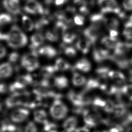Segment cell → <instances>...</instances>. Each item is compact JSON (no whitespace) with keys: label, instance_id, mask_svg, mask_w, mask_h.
Returning <instances> with one entry per match:
<instances>
[{"label":"cell","instance_id":"cell-47","mask_svg":"<svg viewBox=\"0 0 132 132\" xmlns=\"http://www.w3.org/2000/svg\"><path fill=\"white\" fill-rule=\"evenodd\" d=\"M79 11L81 13V14L84 15H87L88 14L89 12V10L87 5L81 6L79 9Z\"/></svg>","mask_w":132,"mask_h":132},{"label":"cell","instance_id":"cell-34","mask_svg":"<svg viewBox=\"0 0 132 132\" xmlns=\"http://www.w3.org/2000/svg\"><path fill=\"white\" fill-rule=\"evenodd\" d=\"M77 37V35L72 33L66 32L62 36L63 42L66 43H72Z\"/></svg>","mask_w":132,"mask_h":132},{"label":"cell","instance_id":"cell-9","mask_svg":"<svg viewBox=\"0 0 132 132\" xmlns=\"http://www.w3.org/2000/svg\"><path fill=\"white\" fill-rule=\"evenodd\" d=\"M84 121L88 128L94 127L97 125L99 117L96 112L85 110L83 112Z\"/></svg>","mask_w":132,"mask_h":132},{"label":"cell","instance_id":"cell-49","mask_svg":"<svg viewBox=\"0 0 132 132\" xmlns=\"http://www.w3.org/2000/svg\"><path fill=\"white\" fill-rule=\"evenodd\" d=\"M6 50L4 46L0 43V59L4 57L6 55Z\"/></svg>","mask_w":132,"mask_h":132},{"label":"cell","instance_id":"cell-53","mask_svg":"<svg viewBox=\"0 0 132 132\" xmlns=\"http://www.w3.org/2000/svg\"><path fill=\"white\" fill-rule=\"evenodd\" d=\"M45 1V3L47 4H51L53 1V0H44Z\"/></svg>","mask_w":132,"mask_h":132},{"label":"cell","instance_id":"cell-35","mask_svg":"<svg viewBox=\"0 0 132 132\" xmlns=\"http://www.w3.org/2000/svg\"><path fill=\"white\" fill-rule=\"evenodd\" d=\"M92 102L95 107L104 109L106 106L107 102L104 100L100 98L96 97L94 99Z\"/></svg>","mask_w":132,"mask_h":132},{"label":"cell","instance_id":"cell-42","mask_svg":"<svg viewBox=\"0 0 132 132\" xmlns=\"http://www.w3.org/2000/svg\"><path fill=\"white\" fill-rule=\"evenodd\" d=\"M64 52L67 56L69 57L75 56L77 54L76 50L73 47L70 46V47L64 48Z\"/></svg>","mask_w":132,"mask_h":132},{"label":"cell","instance_id":"cell-19","mask_svg":"<svg viewBox=\"0 0 132 132\" xmlns=\"http://www.w3.org/2000/svg\"><path fill=\"white\" fill-rule=\"evenodd\" d=\"M34 119L36 122L45 125L48 122L47 113L43 110H37L34 112Z\"/></svg>","mask_w":132,"mask_h":132},{"label":"cell","instance_id":"cell-5","mask_svg":"<svg viewBox=\"0 0 132 132\" xmlns=\"http://www.w3.org/2000/svg\"><path fill=\"white\" fill-rule=\"evenodd\" d=\"M101 26L92 23V25L84 30L83 34L91 45L94 44L100 35Z\"/></svg>","mask_w":132,"mask_h":132},{"label":"cell","instance_id":"cell-26","mask_svg":"<svg viewBox=\"0 0 132 132\" xmlns=\"http://www.w3.org/2000/svg\"><path fill=\"white\" fill-rule=\"evenodd\" d=\"M87 82L86 78L78 73H74L72 77V83L74 86L80 87L85 85Z\"/></svg>","mask_w":132,"mask_h":132},{"label":"cell","instance_id":"cell-54","mask_svg":"<svg viewBox=\"0 0 132 132\" xmlns=\"http://www.w3.org/2000/svg\"><path fill=\"white\" fill-rule=\"evenodd\" d=\"M2 108H3V104H2L1 102L0 101V112L2 110Z\"/></svg>","mask_w":132,"mask_h":132},{"label":"cell","instance_id":"cell-59","mask_svg":"<svg viewBox=\"0 0 132 132\" xmlns=\"http://www.w3.org/2000/svg\"></svg>","mask_w":132,"mask_h":132},{"label":"cell","instance_id":"cell-38","mask_svg":"<svg viewBox=\"0 0 132 132\" xmlns=\"http://www.w3.org/2000/svg\"><path fill=\"white\" fill-rule=\"evenodd\" d=\"M25 132H38V128L36 124L32 121L28 122L24 129Z\"/></svg>","mask_w":132,"mask_h":132},{"label":"cell","instance_id":"cell-50","mask_svg":"<svg viewBox=\"0 0 132 132\" xmlns=\"http://www.w3.org/2000/svg\"><path fill=\"white\" fill-rule=\"evenodd\" d=\"M7 90L6 85L4 83L0 82V95L4 94Z\"/></svg>","mask_w":132,"mask_h":132},{"label":"cell","instance_id":"cell-1","mask_svg":"<svg viewBox=\"0 0 132 132\" xmlns=\"http://www.w3.org/2000/svg\"><path fill=\"white\" fill-rule=\"evenodd\" d=\"M9 47L17 49L24 46L28 43V38L18 26L14 25L6 34L5 40Z\"/></svg>","mask_w":132,"mask_h":132},{"label":"cell","instance_id":"cell-28","mask_svg":"<svg viewBox=\"0 0 132 132\" xmlns=\"http://www.w3.org/2000/svg\"><path fill=\"white\" fill-rule=\"evenodd\" d=\"M56 71H65L70 69V65L67 61L62 58H59L56 60L55 66Z\"/></svg>","mask_w":132,"mask_h":132},{"label":"cell","instance_id":"cell-41","mask_svg":"<svg viewBox=\"0 0 132 132\" xmlns=\"http://www.w3.org/2000/svg\"><path fill=\"white\" fill-rule=\"evenodd\" d=\"M122 91L124 94L127 95L129 99L132 100V85H126L122 88Z\"/></svg>","mask_w":132,"mask_h":132},{"label":"cell","instance_id":"cell-14","mask_svg":"<svg viewBox=\"0 0 132 132\" xmlns=\"http://www.w3.org/2000/svg\"><path fill=\"white\" fill-rule=\"evenodd\" d=\"M13 69L9 63H4L0 65V79H6L10 77L12 73Z\"/></svg>","mask_w":132,"mask_h":132},{"label":"cell","instance_id":"cell-43","mask_svg":"<svg viewBox=\"0 0 132 132\" xmlns=\"http://www.w3.org/2000/svg\"><path fill=\"white\" fill-rule=\"evenodd\" d=\"M19 58V54L17 52H13L9 56V61L12 63H15Z\"/></svg>","mask_w":132,"mask_h":132},{"label":"cell","instance_id":"cell-33","mask_svg":"<svg viewBox=\"0 0 132 132\" xmlns=\"http://www.w3.org/2000/svg\"><path fill=\"white\" fill-rule=\"evenodd\" d=\"M84 91H88L94 89L99 88V84L97 79H91L86 82Z\"/></svg>","mask_w":132,"mask_h":132},{"label":"cell","instance_id":"cell-18","mask_svg":"<svg viewBox=\"0 0 132 132\" xmlns=\"http://www.w3.org/2000/svg\"><path fill=\"white\" fill-rule=\"evenodd\" d=\"M45 38L40 33H36L32 36L31 38V44L30 48L31 50H36L42 45L44 42Z\"/></svg>","mask_w":132,"mask_h":132},{"label":"cell","instance_id":"cell-46","mask_svg":"<svg viewBox=\"0 0 132 132\" xmlns=\"http://www.w3.org/2000/svg\"><path fill=\"white\" fill-rule=\"evenodd\" d=\"M75 23L78 25H84L85 21V18L80 15H76L74 18Z\"/></svg>","mask_w":132,"mask_h":132},{"label":"cell","instance_id":"cell-55","mask_svg":"<svg viewBox=\"0 0 132 132\" xmlns=\"http://www.w3.org/2000/svg\"><path fill=\"white\" fill-rule=\"evenodd\" d=\"M127 132H132V127L129 128L127 131Z\"/></svg>","mask_w":132,"mask_h":132},{"label":"cell","instance_id":"cell-6","mask_svg":"<svg viewBox=\"0 0 132 132\" xmlns=\"http://www.w3.org/2000/svg\"><path fill=\"white\" fill-rule=\"evenodd\" d=\"M23 9L28 14L41 15H43L45 13L46 10L36 0H27Z\"/></svg>","mask_w":132,"mask_h":132},{"label":"cell","instance_id":"cell-21","mask_svg":"<svg viewBox=\"0 0 132 132\" xmlns=\"http://www.w3.org/2000/svg\"><path fill=\"white\" fill-rule=\"evenodd\" d=\"M105 25L109 31L110 30L118 31V29L120 25V22L118 19L112 17L109 18H105Z\"/></svg>","mask_w":132,"mask_h":132},{"label":"cell","instance_id":"cell-52","mask_svg":"<svg viewBox=\"0 0 132 132\" xmlns=\"http://www.w3.org/2000/svg\"><path fill=\"white\" fill-rule=\"evenodd\" d=\"M69 0H55V4L57 6L63 5L67 2Z\"/></svg>","mask_w":132,"mask_h":132},{"label":"cell","instance_id":"cell-60","mask_svg":"<svg viewBox=\"0 0 132 132\" xmlns=\"http://www.w3.org/2000/svg\"></svg>","mask_w":132,"mask_h":132},{"label":"cell","instance_id":"cell-13","mask_svg":"<svg viewBox=\"0 0 132 132\" xmlns=\"http://www.w3.org/2000/svg\"><path fill=\"white\" fill-rule=\"evenodd\" d=\"M78 124V119L74 116H71L65 120L63 126L65 131L68 132L75 131Z\"/></svg>","mask_w":132,"mask_h":132},{"label":"cell","instance_id":"cell-58","mask_svg":"<svg viewBox=\"0 0 132 132\" xmlns=\"http://www.w3.org/2000/svg\"><path fill=\"white\" fill-rule=\"evenodd\" d=\"M68 132L66 131H65V130H64V131H63V132Z\"/></svg>","mask_w":132,"mask_h":132},{"label":"cell","instance_id":"cell-29","mask_svg":"<svg viewBox=\"0 0 132 132\" xmlns=\"http://www.w3.org/2000/svg\"><path fill=\"white\" fill-rule=\"evenodd\" d=\"M56 71L54 66H47L42 67L41 69V73L44 78H49Z\"/></svg>","mask_w":132,"mask_h":132},{"label":"cell","instance_id":"cell-30","mask_svg":"<svg viewBox=\"0 0 132 132\" xmlns=\"http://www.w3.org/2000/svg\"><path fill=\"white\" fill-rule=\"evenodd\" d=\"M90 20L93 24H97L102 26V24H105L106 18L104 16L103 13H98L92 14L90 18Z\"/></svg>","mask_w":132,"mask_h":132},{"label":"cell","instance_id":"cell-25","mask_svg":"<svg viewBox=\"0 0 132 132\" xmlns=\"http://www.w3.org/2000/svg\"><path fill=\"white\" fill-rule=\"evenodd\" d=\"M69 26L64 22L58 21L56 23L53 31L58 35H63L65 33L67 29L69 28Z\"/></svg>","mask_w":132,"mask_h":132},{"label":"cell","instance_id":"cell-48","mask_svg":"<svg viewBox=\"0 0 132 132\" xmlns=\"http://www.w3.org/2000/svg\"><path fill=\"white\" fill-rule=\"evenodd\" d=\"M73 2L75 4L80 7L84 5H87V2L86 0H74Z\"/></svg>","mask_w":132,"mask_h":132},{"label":"cell","instance_id":"cell-23","mask_svg":"<svg viewBox=\"0 0 132 132\" xmlns=\"http://www.w3.org/2000/svg\"><path fill=\"white\" fill-rule=\"evenodd\" d=\"M91 44L87 40L80 39L76 44V47L83 54H86L89 51Z\"/></svg>","mask_w":132,"mask_h":132},{"label":"cell","instance_id":"cell-10","mask_svg":"<svg viewBox=\"0 0 132 132\" xmlns=\"http://www.w3.org/2000/svg\"><path fill=\"white\" fill-rule=\"evenodd\" d=\"M2 4L5 9L11 14L17 15L21 13L19 0H3Z\"/></svg>","mask_w":132,"mask_h":132},{"label":"cell","instance_id":"cell-7","mask_svg":"<svg viewBox=\"0 0 132 132\" xmlns=\"http://www.w3.org/2000/svg\"><path fill=\"white\" fill-rule=\"evenodd\" d=\"M30 112L26 108H20L14 111L11 114L10 119L14 123H21L28 118Z\"/></svg>","mask_w":132,"mask_h":132},{"label":"cell","instance_id":"cell-15","mask_svg":"<svg viewBox=\"0 0 132 132\" xmlns=\"http://www.w3.org/2000/svg\"><path fill=\"white\" fill-rule=\"evenodd\" d=\"M90 63L86 58H82L78 60L75 65L74 69H77L85 73H87L90 70Z\"/></svg>","mask_w":132,"mask_h":132},{"label":"cell","instance_id":"cell-56","mask_svg":"<svg viewBox=\"0 0 132 132\" xmlns=\"http://www.w3.org/2000/svg\"><path fill=\"white\" fill-rule=\"evenodd\" d=\"M103 132H111V131H110V130H109V131H104Z\"/></svg>","mask_w":132,"mask_h":132},{"label":"cell","instance_id":"cell-3","mask_svg":"<svg viewBox=\"0 0 132 132\" xmlns=\"http://www.w3.org/2000/svg\"><path fill=\"white\" fill-rule=\"evenodd\" d=\"M68 112V109L67 105L60 99L55 100L50 109V112L52 118L58 121L65 118Z\"/></svg>","mask_w":132,"mask_h":132},{"label":"cell","instance_id":"cell-8","mask_svg":"<svg viewBox=\"0 0 132 132\" xmlns=\"http://www.w3.org/2000/svg\"><path fill=\"white\" fill-rule=\"evenodd\" d=\"M28 93L23 95L12 94L5 101V106L7 108H12L20 105H23L26 97Z\"/></svg>","mask_w":132,"mask_h":132},{"label":"cell","instance_id":"cell-57","mask_svg":"<svg viewBox=\"0 0 132 132\" xmlns=\"http://www.w3.org/2000/svg\"><path fill=\"white\" fill-rule=\"evenodd\" d=\"M131 65L132 66V57L131 59Z\"/></svg>","mask_w":132,"mask_h":132},{"label":"cell","instance_id":"cell-44","mask_svg":"<svg viewBox=\"0 0 132 132\" xmlns=\"http://www.w3.org/2000/svg\"><path fill=\"white\" fill-rule=\"evenodd\" d=\"M54 17L57 19L58 21H64L65 19V12L62 11H58L55 12Z\"/></svg>","mask_w":132,"mask_h":132},{"label":"cell","instance_id":"cell-11","mask_svg":"<svg viewBox=\"0 0 132 132\" xmlns=\"http://www.w3.org/2000/svg\"><path fill=\"white\" fill-rule=\"evenodd\" d=\"M93 56L95 61L99 63L111 59V56L110 55L109 50L106 49L95 48L93 51Z\"/></svg>","mask_w":132,"mask_h":132},{"label":"cell","instance_id":"cell-20","mask_svg":"<svg viewBox=\"0 0 132 132\" xmlns=\"http://www.w3.org/2000/svg\"><path fill=\"white\" fill-rule=\"evenodd\" d=\"M53 83L56 87L60 90L67 87L69 84L67 78L63 76L55 77L54 79Z\"/></svg>","mask_w":132,"mask_h":132},{"label":"cell","instance_id":"cell-4","mask_svg":"<svg viewBox=\"0 0 132 132\" xmlns=\"http://www.w3.org/2000/svg\"><path fill=\"white\" fill-rule=\"evenodd\" d=\"M98 4L103 14L114 13L120 16H123L116 0H98Z\"/></svg>","mask_w":132,"mask_h":132},{"label":"cell","instance_id":"cell-17","mask_svg":"<svg viewBox=\"0 0 132 132\" xmlns=\"http://www.w3.org/2000/svg\"><path fill=\"white\" fill-rule=\"evenodd\" d=\"M19 129L15 125L5 120L2 121L0 124L1 132H18Z\"/></svg>","mask_w":132,"mask_h":132},{"label":"cell","instance_id":"cell-22","mask_svg":"<svg viewBox=\"0 0 132 132\" xmlns=\"http://www.w3.org/2000/svg\"><path fill=\"white\" fill-rule=\"evenodd\" d=\"M117 38H112L111 36H105L101 40V43L109 49H114L117 45Z\"/></svg>","mask_w":132,"mask_h":132},{"label":"cell","instance_id":"cell-45","mask_svg":"<svg viewBox=\"0 0 132 132\" xmlns=\"http://www.w3.org/2000/svg\"><path fill=\"white\" fill-rule=\"evenodd\" d=\"M123 8L127 11H132V0H124L122 3Z\"/></svg>","mask_w":132,"mask_h":132},{"label":"cell","instance_id":"cell-27","mask_svg":"<svg viewBox=\"0 0 132 132\" xmlns=\"http://www.w3.org/2000/svg\"><path fill=\"white\" fill-rule=\"evenodd\" d=\"M123 35L127 40H132V16L124 25Z\"/></svg>","mask_w":132,"mask_h":132},{"label":"cell","instance_id":"cell-36","mask_svg":"<svg viewBox=\"0 0 132 132\" xmlns=\"http://www.w3.org/2000/svg\"><path fill=\"white\" fill-rule=\"evenodd\" d=\"M44 125V130L45 132H58L56 124L48 121Z\"/></svg>","mask_w":132,"mask_h":132},{"label":"cell","instance_id":"cell-24","mask_svg":"<svg viewBox=\"0 0 132 132\" xmlns=\"http://www.w3.org/2000/svg\"><path fill=\"white\" fill-rule=\"evenodd\" d=\"M108 77L118 83H122L126 79L124 74L117 71H109L108 73Z\"/></svg>","mask_w":132,"mask_h":132},{"label":"cell","instance_id":"cell-16","mask_svg":"<svg viewBox=\"0 0 132 132\" xmlns=\"http://www.w3.org/2000/svg\"><path fill=\"white\" fill-rule=\"evenodd\" d=\"M38 52L39 54L45 56L50 59L53 58L57 54L56 50L50 45L45 46L42 47L39 50Z\"/></svg>","mask_w":132,"mask_h":132},{"label":"cell","instance_id":"cell-31","mask_svg":"<svg viewBox=\"0 0 132 132\" xmlns=\"http://www.w3.org/2000/svg\"><path fill=\"white\" fill-rule=\"evenodd\" d=\"M13 20H16L15 18L13 19L9 14L2 13L0 14V27H3L10 24Z\"/></svg>","mask_w":132,"mask_h":132},{"label":"cell","instance_id":"cell-37","mask_svg":"<svg viewBox=\"0 0 132 132\" xmlns=\"http://www.w3.org/2000/svg\"><path fill=\"white\" fill-rule=\"evenodd\" d=\"M45 38L50 42H56L59 40V36L53 31H48L46 33Z\"/></svg>","mask_w":132,"mask_h":132},{"label":"cell","instance_id":"cell-2","mask_svg":"<svg viewBox=\"0 0 132 132\" xmlns=\"http://www.w3.org/2000/svg\"><path fill=\"white\" fill-rule=\"evenodd\" d=\"M38 54L36 50H31L30 53L24 55L21 59L22 66L29 72H32L38 69L39 66L37 59Z\"/></svg>","mask_w":132,"mask_h":132},{"label":"cell","instance_id":"cell-39","mask_svg":"<svg viewBox=\"0 0 132 132\" xmlns=\"http://www.w3.org/2000/svg\"><path fill=\"white\" fill-rule=\"evenodd\" d=\"M109 71V69L106 67H101L97 68L95 72L99 75V76L108 77V73Z\"/></svg>","mask_w":132,"mask_h":132},{"label":"cell","instance_id":"cell-12","mask_svg":"<svg viewBox=\"0 0 132 132\" xmlns=\"http://www.w3.org/2000/svg\"><path fill=\"white\" fill-rule=\"evenodd\" d=\"M26 87V86L17 80L10 85L9 90L12 94L23 95L28 92L25 90Z\"/></svg>","mask_w":132,"mask_h":132},{"label":"cell","instance_id":"cell-32","mask_svg":"<svg viewBox=\"0 0 132 132\" xmlns=\"http://www.w3.org/2000/svg\"><path fill=\"white\" fill-rule=\"evenodd\" d=\"M22 22L24 29L27 32H30L35 28V24L31 19L27 15H24L22 17Z\"/></svg>","mask_w":132,"mask_h":132},{"label":"cell","instance_id":"cell-51","mask_svg":"<svg viewBox=\"0 0 132 132\" xmlns=\"http://www.w3.org/2000/svg\"><path fill=\"white\" fill-rule=\"evenodd\" d=\"M75 132H90L89 129L87 126L78 128L75 130Z\"/></svg>","mask_w":132,"mask_h":132},{"label":"cell","instance_id":"cell-40","mask_svg":"<svg viewBox=\"0 0 132 132\" xmlns=\"http://www.w3.org/2000/svg\"><path fill=\"white\" fill-rule=\"evenodd\" d=\"M125 112V109L124 106L121 104H118L114 105L113 112L117 116H121Z\"/></svg>","mask_w":132,"mask_h":132}]
</instances>
